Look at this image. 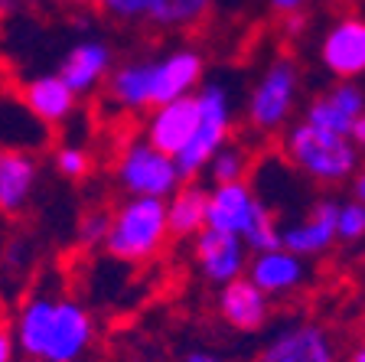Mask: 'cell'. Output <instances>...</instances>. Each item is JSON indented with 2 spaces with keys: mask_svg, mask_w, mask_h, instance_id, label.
Instances as JSON below:
<instances>
[{
  "mask_svg": "<svg viewBox=\"0 0 365 362\" xmlns=\"http://www.w3.org/2000/svg\"><path fill=\"white\" fill-rule=\"evenodd\" d=\"M192 95H196V105H199L196 131L186 141V147L173 157L182 180H192V176L202 174L209 157L232 137V95H228L225 85L205 82Z\"/></svg>",
  "mask_w": 365,
  "mask_h": 362,
  "instance_id": "4",
  "label": "cell"
},
{
  "mask_svg": "<svg viewBox=\"0 0 365 362\" xmlns=\"http://www.w3.org/2000/svg\"><path fill=\"white\" fill-rule=\"evenodd\" d=\"M170 238L167 232V206L163 199L150 196H130L111 212V226L101 241V248L118 261L140 264L160 255L163 241Z\"/></svg>",
  "mask_w": 365,
  "mask_h": 362,
  "instance_id": "3",
  "label": "cell"
},
{
  "mask_svg": "<svg viewBox=\"0 0 365 362\" xmlns=\"http://www.w3.org/2000/svg\"><path fill=\"white\" fill-rule=\"evenodd\" d=\"M111 62H114V53L108 43H101V39H82V43H76L68 49V56L62 59L56 76L76 91V99H78V95L95 91L105 82L108 72H111Z\"/></svg>",
  "mask_w": 365,
  "mask_h": 362,
  "instance_id": "18",
  "label": "cell"
},
{
  "mask_svg": "<svg viewBox=\"0 0 365 362\" xmlns=\"http://www.w3.org/2000/svg\"><path fill=\"white\" fill-rule=\"evenodd\" d=\"M255 209H258V193L248 186V180L212 186L209 189V199H205V228H215V232H228L242 238Z\"/></svg>",
  "mask_w": 365,
  "mask_h": 362,
  "instance_id": "16",
  "label": "cell"
},
{
  "mask_svg": "<svg viewBox=\"0 0 365 362\" xmlns=\"http://www.w3.org/2000/svg\"><path fill=\"white\" fill-rule=\"evenodd\" d=\"M0 72H4V59H0Z\"/></svg>",
  "mask_w": 365,
  "mask_h": 362,
  "instance_id": "34",
  "label": "cell"
},
{
  "mask_svg": "<svg viewBox=\"0 0 365 362\" xmlns=\"http://www.w3.org/2000/svg\"><path fill=\"white\" fill-rule=\"evenodd\" d=\"M56 170H59L66 180H82L91 170V157L85 147H76V144H66L56 151Z\"/></svg>",
  "mask_w": 365,
  "mask_h": 362,
  "instance_id": "26",
  "label": "cell"
},
{
  "mask_svg": "<svg viewBox=\"0 0 365 362\" xmlns=\"http://www.w3.org/2000/svg\"><path fill=\"white\" fill-rule=\"evenodd\" d=\"M271 4L274 14H281V16H294V14H304V7L310 4V0H267Z\"/></svg>",
  "mask_w": 365,
  "mask_h": 362,
  "instance_id": "29",
  "label": "cell"
},
{
  "mask_svg": "<svg viewBox=\"0 0 365 362\" xmlns=\"http://www.w3.org/2000/svg\"><path fill=\"white\" fill-rule=\"evenodd\" d=\"M297 95H300V69L294 59L281 56L261 72L248 95V124L255 134H277L290 124Z\"/></svg>",
  "mask_w": 365,
  "mask_h": 362,
  "instance_id": "5",
  "label": "cell"
},
{
  "mask_svg": "<svg viewBox=\"0 0 365 362\" xmlns=\"http://www.w3.org/2000/svg\"><path fill=\"white\" fill-rule=\"evenodd\" d=\"M105 16L140 30H192L209 16L212 0H95Z\"/></svg>",
  "mask_w": 365,
  "mask_h": 362,
  "instance_id": "6",
  "label": "cell"
},
{
  "mask_svg": "<svg viewBox=\"0 0 365 362\" xmlns=\"http://www.w3.org/2000/svg\"><path fill=\"white\" fill-rule=\"evenodd\" d=\"M352 199L365 206V166H359L356 174H352Z\"/></svg>",
  "mask_w": 365,
  "mask_h": 362,
  "instance_id": "31",
  "label": "cell"
},
{
  "mask_svg": "<svg viewBox=\"0 0 365 362\" xmlns=\"http://www.w3.org/2000/svg\"><path fill=\"white\" fill-rule=\"evenodd\" d=\"M30 362H33V359H30Z\"/></svg>",
  "mask_w": 365,
  "mask_h": 362,
  "instance_id": "36",
  "label": "cell"
},
{
  "mask_svg": "<svg viewBox=\"0 0 365 362\" xmlns=\"http://www.w3.org/2000/svg\"><path fill=\"white\" fill-rule=\"evenodd\" d=\"M202 72L205 59L192 46H180V49H170L167 56L153 59V108L192 95L202 85Z\"/></svg>",
  "mask_w": 365,
  "mask_h": 362,
  "instance_id": "12",
  "label": "cell"
},
{
  "mask_svg": "<svg viewBox=\"0 0 365 362\" xmlns=\"http://www.w3.org/2000/svg\"><path fill=\"white\" fill-rule=\"evenodd\" d=\"M336 199H317L307 206L304 216L290 226H281V248L297 258H317L336 245Z\"/></svg>",
  "mask_w": 365,
  "mask_h": 362,
  "instance_id": "11",
  "label": "cell"
},
{
  "mask_svg": "<svg viewBox=\"0 0 365 362\" xmlns=\"http://www.w3.org/2000/svg\"><path fill=\"white\" fill-rule=\"evenodd\" d=\"M245 278L267 297H287L300 291L307 281V261L287 248L258 251L245 268Z\"/></svg>",
  "mask_w": 365,
  "mask_h": 362,
  "instance_id": "15",
  "label": "cell"
},
{
  "mask_svg": "<svg viewBox=\"0 0 365 362\" xmlns=\"http://www.w3.org/2000/svg\"><path fill=\"white\" fill-rule=\"evenodd\" d=\"M16 356V340H14V326L7 320H0V362H14Z\"/></svg>",
  "mask_w": 365,
  "mask_h": 362,
  "instance_id": "28",
  "label": "cell"
},
{
  "mask_svg": "<svg viewBox=\"0 0 365 362\" xmlns=\"http://www.w3.org/2000/svg\"><path fill=\"white\" fill-rule=\"evenodd\" d=\"M248 170H251L248 147H245V144H235L232 137H228L219 151L209 157V164H205L202 174H209V180H212L215 186H222V183H242V180H248Z\"/></svg>",
  "mask_w": 365,
  "mask_h": 362,
  "instance_id": "23",
  "label": "cell"
},
{
  "mask_svg": "<svg viewBox=\"0 0 365 362\" xmlns=\"http://www.w3.org/2000/svg\"><path fill=\"white\" fill-rule=\"evenodd\" d=\"M242 241H245V248L255 251V255H258V251L281 248V219H277V212H274L267 203L258 199V209H255V216H251Z\"/></svg>",
  "mask_w": 365,
  "mask_h": 362,
  "instance_id": "24",
  "label": "cell"
},
{
  "mask_svg": "<svg viewBox=\"0 0 365 362\" xmlns=\"http://www.w3.org/2000/svg\"><path fill=\"white\" fill-rule=\"evenodd\" d=\"M39 180V164L30 151L0 147V212L20 216L33 199Z\"/></svg>",
  "mask_w": 365,
  "mask_h": 362,
  "instance_id": "17",
  "label": "cell"
},
{
  "mask_svg": "<svg viewBox=\"0 0 365 362\" xmlns=\"http://www.w3.org/2000/svg\"><path fill=\"white\" fill-rule=\"evenodd\" d=\"M182 362H225V359L219 353H212V349H192V353H186Z\"/></svg>",
  "mask_w": 365,
  "mask_h": 362,
  "instance_id": "32",
  "label": "cell"
},
{
  "mask_svg": "<svg viewBox=\"0 0 365 362\" xmlns=\"http://www.w3.org/2000/svg\"><path fill=\"white\" fill-rule=\"evenodd\" d=\"M349 362H365V343H362V346H359V349H352Z\"/></svg>",
  "mask_w": 365,
  "mask_h": 362,
  "instance_id": "33",
  "label": "cell"
},
{
  "mask_svg": "<svg viewBox=\"0 0 365 362\" xmlns=\"http://www.w3.org/2000/svg\"><path fill=\"white\" fill-rule=\"evenodd\" d=\"M105 99L121 111L153 108V59H128L105 79Z\"/></svg>",
  "mask_w": 365,
  "mask_h": 362,
  "instance_id": "20",
  "label": "cell"
},
{
  "mask_svg": "<svg viewBox=\"0 0 365 362\" xmlns=\"http://www.w3.org/2000/svg\"><path fill=\"white\" fill-rule=\"evenodd\" d=\"M20 105L39 121V124H62L76 111V91L59 76H39L23 82Z\"/></svg>",
  "mask_w": 365,
  "mask_h": 362,
  "instance_id": "21",
  "label": "cell"
},
{
  "mask_svg": "<svg viewBox=\"0 0 365 362\" xmlns=\"http://www.w3.org/2000/svg\"><path fill=\"white\" fill-rule=\"evenodd\" d=\"M196 118H199L196 95H186V99H176L160 108H150L144 141L150 144V147H157L160 154L176 157V154L186 147V141L192 137V131H196Z\"/></svg>",
  "mask_w": 365,
  "mask_h": 362,
  "instance_id": "13",
  "label": "cell"
},
{
  "mask_svg": "<svg viewBox=\"0 0 365 362\" xmlns=\"http://www.w3.org/2000/svg\"><path fill=\"white\" fill-rule=\"evenodd\" d=\"M365 238V206L349 199L336 206V241H362Z\"/></svg>",
  "mask_w": 365,
  "mask_h": 362,
  "instance_id": "25",
  "label": "cell"
},
{
  "mask_svg": "<svg viewBox=\"0 0 365 362\" xmlns=\"http://www.w3.org/2000/svg\"><path fill=\"white\" fill-rule=\"evenodd\" d=\"M192 258L202 278L215 287H225L228 281H235L248 268V248L238 235L215 232V228H202L192 235Z\"/></svg>",
  "mask_w": 365,
  "mask_h": 362,
  "instance_id": "9",
  "label": "cell"
},
{
  "mask_svg": "<svg viewBox=\"0 0 365 362\" xmlns=\"http://www.w3.org/2000/svg\"><path fill=\"white\" fill-rule=\"evenodd\" d=\"M108 226H111V212L88 209L82 219H78V241H82L85 248H95V245H101V241H105Z\"/></svg>",
  "mask_w": 365,
  "mask_h": 362,
  "instance_id": "27",
  "label": "cell"
},
{
  "mask_svg": "<svg viewBox=\"0 0 365 362\" xmlns=\"http://www.w3.org/2000/svg\"><path fill=\"white\" fill-rule=\"evenodd\" d=\"M118 186L128 196L167 199L176 186H182V176L173 157L160 154L147 141H130L118 157Z\"/></svg>",
  "mask_w": 365,
  "mask_h": 362,
  "instance_id": "7",
  "label": "cell"
},
{
  "mask_svg": "<svg viewBox=\"0 0 365 362\" xmlns=\"http://www.w3.org/2000/svg\"><path fill=\"white\" fill-rule=\"evenodd\" d=\"M219 313L232 330L238 333H258L271 317V297L261 294L248 278L228 281L219 291Z\"/></svg>",
  "mask_w": 365,
  "mask_h": 362,
  "instance_id": "19",
  "label": "cell"
},
{
  "mask_svg": "<svg viewBox=\"0 0 365 362\" xmlns=\"http://www.w3.org/2000/svg\"><path fill=\"white\" fill-rule=\"evenodd\" d=\"M319 59L336 79L356 82L365 76V20L362 16H339L319 43Z\"/></svg>",
  "mask_w": 365,
  "mask_h": 362,
  "instance_id": "10",
  "label": "cell"
},
{
  "mask_svg": "<svg viewBox=\"0 0 365 362\" xmlns=\"http://www.w3.org/2000/svg\"><path fill=\"white\" fill-rule=\"evenodd\" d=\"M14 340L33 362H78L95 343V323L68 297H30L14 326Z\"/></svg>",
  "mask_w": 365,
  "mask_h": 362,
  "instance_id": "1",
  "label": "cell"
},
{
  "mask_svg": "<svg viewBox=\"0 0 365 362\" xmlns=\"http://www.w3.org/2000/svg\"><path fill=\"white\" fill-rule=\"evenodd\" d=\"M0 4H4V0H0Z\"/></svg>",
  "mask_w": 365,
  "mask_h": 362,
  "instance_id": "35",
  "label": "cell"
},
{
  "mask_svg": "<svg viewBox=\"0 0 365 362\" xmlns=\"http://www.w3.org/2000/svg\"><path fill=\"white\" fill-rule=\"evenodd\" d=\"M349 141L356 151H365V111L359 114L356 121H352V128H349Z\"/></svg>",
  "mask_w": 365,
  "mask_h": 362,
  "instance_id": "30",
  "label": "cell"
},
{
  "mask_svg": "<svg viewBox=\"0 0 365 362\" xmlns=\"http://www.w3.org/2000/svg\"><path fill=\"white\" fill-rule=\"evenodd\" d=\"M281 154L297 174H304L310 183L319 186H339V183L352 180V174L359 170V154L352 147L349 137L329 134L319 131L307 121H297L284 131Z\"/></svg>",
  "mask_w": 365,
  "mask_h": 362,
  "instance_id": "2",
  "label": "cell"
},
{
  "mask_svg": "<svg viewBox=\"0 0 365 362\" xmlns=\"http://www.w3.org/2000/svg\"><path fill=\"white\" fill-rule=\"evenodd\" d=\"M365 111V91L359 89L356 82H346L339 79L336 85H329L323 95L307 105L304 121L313 124L319 131H329V134H339V137H349L352 121Z\"/></svg>",
  "mask_w": 365,
  "mask_h": 362,
  "instance_id": "14",
  "label": "cell"
},
{
  "mask_svg": "<svg viewBox=\"0 0 365 362\" xmlns=\"http://www.w3.org/2000/svg\"><path fill=\"white\" fill-rule=\"evenodd\" d=\"M255 362H339L327 326L313 320H287L267 336Z\"/></svg>",
  "mask_w": 365,
  "mask_h": 362,
  "instance_id": "8",
  "label": "cell"
},
{
  "mask_svg": "<svg viewBox=\"0 0 365 362\" xmlns=\"http://www.w3.org/2000/svg\"><path fill=\"white\" fill-rule=\"evenodd\" d=\"M205 199H209V189L199 186V183H186V186H176L163 206H167V232L173 238H192L196 232L205 228Z\"/></svg>",
  "mask_w": 365,
  "mask_h": 362,
  "instance_id": "22",
  "label": "cell"
}]
</instances>
